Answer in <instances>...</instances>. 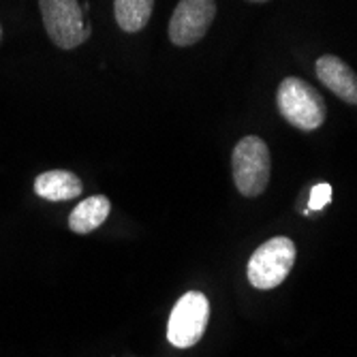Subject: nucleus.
<instances>
[{
  "instance_id": "20e7f679",
  "label": "nucleus",
  "mask_w": 357,
  "mask_h": 357,
  "mask_svg": "<svg viewBox=\"0 0 357 357\" xmlns=\"http://www.w3.org/2000/svg\"><path fill=\"white\" fill-rule=\"evenodd\" d=\"M296 264V244L284 236L272 238L259 246L246 268L248 282L255 289H274L284 282Z\"/></svg>"
},
{
  "instance_id": "9d476101",
  "label": "nucleus",
  "mask_w": 357,
  "mask_h": 357,
  "mask_svg": "<svg viewBox=\"0 0 357 357\" xmlns=\"http://www.w3.org/2000/svg\"><path fill=\"white\" fill-rule=\"evenodd\" d=\"M154 0H114V17L124 32H139L148 26Z\"/></svg>"
},
{
  "instance_id": "9b49d317",
  "label": "nucleus",
  "mask_w": 357,
  "mask_h": 357,
  "mask_svg": "<svg viewBox=\"0 0 357 357\" xmlns=\"http://www.w3.org/2000/svg\"><path fill=\"white\" fill-rule=\"evenodd\" d=\"M332 202V186L321 182L317 184L312 190H310V199H308V210L310 212H317V210H323L326 206H330Z\"/></svg>"
},
{
  "instance_id": "6e6552de",
  "label": "nucleus",
  "mask_w": 357,
  "mask_h": 357,
  "mask_svg": "<svg viewBox=\"0 0 357 357\" xmlns=\"http://www.w3.org/2000/svg\"><path fill=\"white\" fill-rule=\"evenodd\" d=\"M82 190H84L82 180L73 172H64V169L45 172L35 180L37 197L47 202H69L79 197Z\"/></svg>"
},
{
  "instance_id": "ddd939ff",
  "label": "nucleus",
  "mask_w": 357,
  "mask_h": 357,
  "mask_svg": "<svg viewBox=\"0 0 357 357\" xmlns=\"http://www.w3.org/2000/svg\"><path fill=\"white\" fill-rule=\"evenodd\" d=\"M0 39H3V26H0Z\"/></svg>"
},
{
  "instance_id": "f257e3e1",
  "label": "nucleus",
  "mask_w": 357,
  "mask_h": 357,
  "mask_svg": "<svg viewBox=\"0 0 357 357\" xmlns=\"http://www.w3.org/2000/svg\"><path fill=\"white\" fill-rule=\"evenodd\" d=\"M280 116L304 133H312L326 122L328 107L314 86L300 77H284L276 92Z\"/></svg>"
},
{
  "instance_id": "39448f33",
  "label": "nucleus",
  "mask_w": 357,
  "mask_h": 357,
  "mask_svg": "<svg viewBox=\"0 0 357 357\" xmlns=\"http://www.w3.org/2000/svg\"><path fill=\"white\" fill-rule=\"evenodd\" d=\"M210 302L199 291H188L174 306L167 323V338L178 349L195 347L206 334Z\"/></svg>"
},
{
  "instance_id": "f8f14e48",
  "label": "nucleus",
  "mask_w": 357,
  "mask_h": 357,
  "mask_svg": "<svg viewBox=\"0 0 357 357\" xmlns=\"http://www.w3.org/2000/svg\"><path fill=\"white\" fill-rule=\"evenodd\" d=\"M248 3H268V0H248Z\"/></svg>"
},
{
  "instance_id": "0eeeda50",
  "label": "nucleus",
  "mask_w": 357,
  "mask_h": 357,
  "mask_svg": "<svg viewBox=\"0 0 357 357\" xmlns=\"http://www.w3.org/2000/svg\"><path fill=\"white\" fill-rule=\"evenodd\" d=\"M317 77L330 88L338 99L349 105H357V73L338 56L326 54L314 64Z\"/></svg>"
},
{
  "instance_id": "1a4fd4ad",
  "label": "nucleus",
  "mask_w": 357,
  "mask_h": 357,
  "mask_svg": "<svg viewBox=\"0 0 357 357\" xmlns=\"http://www.w3.org/2000/svg\"><path fill=\"white\" fill-rule=\"evenodd\" d=\"M109 210H112V204L105 195H92V197H86L71 212L69 229L73 234H82V236L90 234L96 229V227H101L107 220Z\"/></svg>"
},
{
  "instance_id": "423d86ee",
  "label": "nucleus",
  "mask_w": 357,
  "mask_h": 357,
  "mask_svg": "<svg viewBox=\"0 0 357 357\" xmlns=\"http://www.w3.org/2000/svg\"><path fill=\"white\" fill-rule=\"evenodd\" d=\"M216 17V0H180L169 20V41L178 47L199 43Z\"/></svg>"
},
{
  "instance_id": "7ed1b4c3",
  "label": "nucleus",
  "mask_w": 357,
  "mask_h": 357,
  "mask_svg": "<svg viewBox=\"0 0 357 357\" xmlns=\"http://www.w3.org/2000/svg\"><path fill=\"white\" fill-rule=\"evenodd\" d=\"M47 37L60 50H75L90 37V24L77 0H39Z\"/></svg>"
},
{
  "instance_id": "f03ea898",
  "label": "nucleus",
  "mask_w": 357,
  "mask_h": 357,
  "mask_svg": "<svg viewBox=\"0 0 357 357\" xmlns=\"http://www.w3.org/2000/svg\"><path fill=\"white\" fill-rule=\"evenodd\" d=\"M231 169L240 195L259 197L268 188L272 174V156L268 144L257 135H246L240 139L231 154Z\"/></svg>"
}]
</instances>
